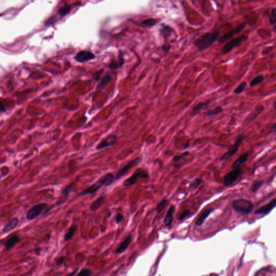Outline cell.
<instances>
[{
	"instance_id": "83f0119b",
	"label": "cell",
	"mask_w": 276,
	"mask_h": 276,
	"mask_svg": "<svg viewBox=\"0 0 276 276\" xmlns=\"http://www.w3.org/2000/svg\"><path fill=\"white\" fill-rule=\"evenodd\" d=\"M111 81V76L110 75H106L97 85V90H101V89H103Z\"/></svg>"
},
{
	"instance_id": "9a60e30c",
	"label": "cell",
	"mask_w": 276,
	"mask_h": 276,
	"mask_svg": "<svg viewBox=\"0 0 276 276\" xmlns=\"http://www.w3.org/2000/svg\"><path fill=\"white\" fill-rule=\"evenodd\" d=\"M214 210H215V209L214 208L212 207L209 208L205 210L198 218V220L196 222V226L197 227H201L202 226L204 222L205 221V220L208 218V216L212 214L213 212H214Z\"/></svg>"
},
{
	"instance_id": "7a4b0ae2",
	"label": "cell",
	"mask_w": 276,
	"mask_h": 276,
	"mask_svg": "<svg viewBox=\"0 0 276 276\" xmlns=\"http://www.w3.org/2000/svg\"><path fill=\"white\" fill-rule=\"evenodd\" d=\"M115 180V177L113 174L111 173L106 174L102 176L101 178H99L95 184H93L90 187L82 191L80 193L77 195V196L80 197L85 195L95 193L103 186L109 187L110 185H111L113 184Z\"/></svg>"
},
{
	"instance_id": "e0dca14e",
	"label": "cell",
	"mask_w": 276,
	"mask_h": 276,
	"mask_svg": "<svg viewBox=\"0 0 276 276\" xmlns=\"http://www.w3.org/2000/svg\"><path fill=\"white\" fill-rule=\"evenodd\" d=\"M264 106L263 105H258L257 106L255 107L254 111H252V112L246 118L244 122L249 123V122L254 120V119H256V118L258 117V115H260L263 111H264Z\"/></svg>"
},
{
	"instance_id": "d6a6232c",
	"label": "cell",
	"mask_w": 276,
	"mask_h": 276,
	"mask_svg": "<svg viewBox=\"0 0 276 276\" xmlns=\"http://www.w3.org/2000/svg\"><path fill=\"white\" fill-rule=\"evenodd\" d=\"M246 85H247V84H246V82H242L236 87V89L234 90V91H233L234 94L238 95L241 94V93H242V92H243V91H244Z\"/></svg>"
},
{
	"instance_id": "7402d4cb",
	"label": "cell",
	"mask_w": 276,
	"mask_h": 276,
	"mask_svg": "<svg viewBox=\"0 0 276 276\" xmlns=\"http://www.w3.org/2000/svg\"><path fill=\"white\" fill-rule=\"evenodd\" d=\"M105 196H101L97 199H96L95 201L93 202L91 204L90 206V209L91 211L96 212L97 210L99 208L101 207V205L103 204L104 202V200H105Z\"/></svg>"
},
{
	"instance_id": "7c38bea8",
	"label": "cell",
	"mask_w": 276,
	"mask_h": 276,
	"mask_svg": "<svg viewBox=\"0 0 276 276\" xmlns=\"http://www.w3.org/2000/svg\"><path fill=\"white\" fill-rule=\"evenodd\" d=\"M117 140H118V137L117 135L114 134L109 135L107 137L102 139L101 141L98 143V145L96 147V149L97 150H101L106 148L107 147L115 145L117 143Z\"/></svg>"
},
{
	"instance_id": "74e56055",
	"label": "cell",
	"mask_w": 276,
	"mask_h": 276,
	"mask_svg": "<svg viewBox=\"0 0 276 276\" xmlns=\"http://www.w3.org/2000/svg\"><path fill=\"white\" fill-rule=\"evenodd\" d=\"M191 213H192V212L189 210H184V212H182L180 214L179 216V218H178V219L180 221L184 220V219H185V218H187L188 216H189L191 214Z\"/></svg>"
},
{
	"instance_id": "f546056e",
	"label": "cell",
	"mask_w": 276,
	"mask_h": 276,
	"mask_svg": "<svg viewBox=\"0 0 276 276\" xmlns=\"http://www.w3.org/2000/svg\"><path fill=\"white\" fill-rule=\"evenodd\" d=\"M167 203L168 200L165 198L161 199V201L158 203L156 208V211L157 212V213L158 214L160 213L165 208Z\"/></svg>"
},
{
	"instance_id": "4dcf8cb0",
	"label": "cell",
	"mask_w": 276,
	"mask_h": 276,
	"mask_svg": "<svg viewBox=\"0 0 276 276\" xmlns=\"http://www.w3.org/2000/svg\"><path fill=\"white\" fill-rule=\"evenodd\" d=\"M263 185L264 182L263 181H256L254 182L251 187V192L252 193H256L262 187Z\"/></svg>"
},
{
	"instance_id": "3957f363",
	"label": "cell",
	"mask_w": 276,
	"mask_h": 276,
	"mask_svg": "<svg viewBox=\"0 0 276 276\" xmlns=\"http://www.w3.org/2000/svg\"><path fill=\"white\" fill-rule=\"evenodd\" d=\"M232 206L234 210L242 215H248L254 209V204L248 199H240L234 201Z\"/></svg>"
},
{
	"instance_id": "9c48e42d",
	"label": "cell",
	"mask_w": 276,
	"mask_h": 276,
	"mask_svg": "<svg viewBox=\"0 0 276 276\" xmlns=\"http://www.w3.org/2000/svg\"><path fill=\"white\" fill-rule=\"evenodd\" d=\"M243 171L240 168L232 169L231 171L228 172L224 176L223 180V185L224 186L229 187L232 185L238 179V178L240 177V176L241 175Z\"/></svg>"
},
{
	"instance_id": "277c9868",
	"label": "cell",
	"mask_w": 276,
	"mask_h": 276,
	"mask_svg": "<svg viewBox=\"0 0 276 276\" xmlns=\"http://www.w3.org/2000/svg\"><path fill=\"white\" fill-rule=\"evenodd\" d=\"M52 207H48V204L45 203L38 204L33 206L29 210L26 215V218L29 221L36 219L40 215L45 214L48 213L52 208Z\"/></svg>"
},
{
	"instance_id": "4fadbf2b",
	"label": "cell",
	"mask_w": 276,
	"mask_h": 276,
	"mask_svg": "<svg viewBox=\"0 0 276 276\" xmlns=\"http://www.w3.org/2000/svg\"><path fill=\"white\" fill-rule=\"evenodd\" d=\"M95 58V54L90 51L86 50L79 51L75 57V60L79 63L87 62Z\"/></svg>"
},
{
	"instance_id": "d6986e66",
	"label": "cell",
	"mask_w": 276,
	"mask_h": 276,
	"mask_svg": "<svg viewBox=\"0 0 276 276\" xmlns=\"http://www.w3.org/2000/svg\"><path fill=\"white\" fill-rule=\"evenodd\" d=\"M175 210V209L174 206H171L169 208L163 221L166 226L169 227L172 224V222L173 221V214Z\"/></svg>"
},
{
	"instance_id": "8992f818",
	"label": "cell",
	"mask_w": 276,
	"mask_h": 276,
	"mask_svg": "<svg viewBox=\"0 0 276 276\" xmlns=\"http://www.w3.org/2000/svg\"><path fill=\"white\" fill-rule=\"evenodd\" d=\"M149 177V174L144 169L139 168L135 170L133 174L130 177L125 180L123 182V185L125 187H130L134 185L137 181L139 178L141 179H148Z\"/></svg>"
},
{
	"instance_id": "b9f144b4",
	"label": "cell",
	"mask_w": 276,
	"mask_h": 276,
	"mask_svg": "<svg viewBox=\"0 0 276 276\" xmlns=\"http://www.w3.org/2000/svg\"><path fill=\"white\" fill-rule=\"evenodd\" d=\"M103 71H104V70H103V69H101V70L98 71H97V72L95 73V79L96 81H97L99 80L101 76L103 74Z\"/></svg>"
},
{
	"instance_id": "d4e9b609",
	"label": "cell",
	"mask_w": 276,
	"mask_h": 276,
	"mask_svg": "<svg viewBox=\"0 0 276 276\" xmlns=\"http://www.w3.org/2000/svg\"><path fill=\"white\" fill-rule=\"evenodd\" d=\"M209 103L210 100H208L206 101H203V102L198 103L197 105L193 107V112L197 114L199 112V111H201L202 110L204 109L205 107H207L208 105L209 104Z\"/></svg>"
},
{
	"instance_id": "8d00e7d4",
	"label": "cell",
	"mask_w": 276,
	"mask_h": 276,
	"mask_svg": "<svg viewBox=\"0 0 276 276\" xmlns=\"http://www.w3.org/2000/svg\"><path fill=\"white\" fill-rule=\"evenodd\" d=\"M92 274V272L88 269L84 268L81 270L76 276H91Z\"/></svg>"
},
{
	"instance_id": "ab89813d",
	"label": "cell",
	"mask_w": 276,
	"mask_h": 276,
	"mask_svg": "<svg viewBox=\"0 0 276 276\" xmlns=\"http://www.w3.org/2000/svg\"><path fill=\"white\" fill-rule=\"evenodd\" d=\"M109 67H110V68L111 70H115V69H117L118 68H120L119 64H118L116 62L114 61H111L110 63Z\"/></svg>"
},
{
	"instance_id": "8fae6325",
	"label": "cell",
	"mask_w": 276,
	"mask_h": 276,
	"mask_svg": "<svg viewBox=\"0 0 276 276\" xmlns=\"http://www.w3.org/2000/svg\"><path fill=\"white\" fill-rule=\"evenodd\" d=\"M73 185H74V182H72L61 189L60 195L59 196L56 203H55V206H62L67 201L69 198V194L72 190L73 186Z\"/></svg>"
},
{
	"instance_id": "ee69618b",
	"label": "cell",
	"mask_w": 276,
	"mask_h": 276,
	"mask_svg": "<svg viewBox=\"0 0 276 276\" xmlns=\"http://www.w3.org/2000/svg\"><path fill=\"white\" fill-rule=\"evenodd\" d=\"M170 49H171V46L169 44H164L162 46V50L165 53H167L168 51L170 50Z\"/></svg>"
},
{
	"instance_id": "4316f807",
	"label": "cell",
	"mask_w": 276,
	"mask_h": 276,
	"mask_svg": "<svg viewBox=\"0 0 276 276\" xmlns=\"http://www.w3.org/2000/svg\"><path fill=\"white\" fill-rule=\"evenodd\" d=\"M202 182H203V180L202 178L198 177V178L195 179L190 185L189 187V189L190 191L192 192V191L196 189L199 185H201Z\"/></svg>"
},
{
	"instance_id": "7dc6e473",
	"label": "cell",
	"mask_w": 276,
	"mask_h": 276,
	"mask_svg": "<svg viewBox=\"0 0 276 276\" xmlns=\"http://www.w3.org/2000/svg\"><path fill=\"white\" fill-rule=\"evenodd\" d=\"M271 129H272V131L273 132H276V123L274 124V126H272V128H271Z\"/></svg>"
},
{
	"instance_id": "bcb514c9",
	"label": "cell",
	"mask_w": 276,
	"mask_h": 276,
	"mask_svg": "<svg viewBox=\"0 0 276 276\" xmlns=\"http://www.w3.org/2000/svg\"><path fill=\"white\" fill-rule=\"evenodd\" d=\"M78 269H77L76 270H75V271H73V272L70 273V274H68L67 276H75L76 274V272L78 271Z\"/></svg>"
},
{
	"instance_id": "f907efd6",
	"label": "cell",
	"mask_w": 276,
	"mask_h": 276,
	"mask_svg": "<svg viewBox=\"0 0 276 276\" xmlns=\"http://www.w3.org/2000/svg\"><path fill=\"white\" fill-rule=\"evenodd\" d=\"M274 30L276 31V24L274 25Z\"/></svg>"
},
{
	"instance_id": "e575fe53",
	"label": "cell",
	"mask_w": 276,
	"mask_h": 276,
	"mask_svg": "<svg viewBox=\"0 0 276 276\" xmlns=\"http://www.w3.org/2000/svg\"><path fill=\"white\" fill-rule=\"evenodd\" d=\"M269 22L271 25H276V7L273 8L271 11L269 15Z\"/></svg>"
},
{
	"instance_id": "5b68a950",
	"label": "cell",
	"mask_w": 276,
	"mask_h": 276,
	"mask_svg": "<svg viewBox=\"0 0 276 276\" xmlns=\"http://www.w3.org/2000/svg\"><path fill=\"white\" fill-rule=\"evenodd\" d=\"M246 138V135L244 134H241L238 135L237 138L236 139V141L235 142L234 145L230 147L228 151L226 152L225 153L220 157V161L223 162L229 159V158L232 157L237 153L240 148L241 144L242 143L244 139Z\"/></svg>"
},
{
	"instance_id": "603a6c76",
	"label": "cell",
	"mask_w": 276,
	"mask_h": 276,
	"mask_svg": "<svg viewBox=\"0 0 276 276\" xmlns=\"http://www.w3.org/2000/svg\"><path fill=\"white\" fill-rule=\"evenodd\" d=\"M77 228H78V226L76 224H73L72 226H71L69 230L64 236V239L65 241H68L71 240L73 238L76 232L77 231Z\"/></svg>"
},
{
	"instance_id": "44dd1931",
	"label": "cell",
	"mask_w": 276,
	"mask_h": 276,
	"mask_svg": "<svg viewBox=\"0 0 276 276\" xmlns=\"http://www.w3.org/2000/svg\"><path fill=\"white\" fill-rule=\"evenodd\" d=\"M20 237L17 235H14L8 238L6 242L4 243V246L7 250H9L12 248L14 247V246L20 242Z\"/></svg>"
},
{
	"instance_id": "1f68e13d",
	"label": "cell",
	"mask_w": 276,
	"mask_h": 276,
	"mask_svg": "<svg viewBox=\"0 0 276 276\" xmlns=\"http://www.w3.org/2000/svg\"><path fill=\"white\" fill-rule=\"evenodd\" d=\"M71 10V7L70 6L63 7L60 9H59V10H58V14L62 17L68 14L69 12H70Z\"/></svg>"
},
{
	"instance_id": "30bf717a",
	"label": "cell",
	"mask_w": 276,
	"mask_h": 276,
	"mask_svg": "<svg viewBox=\"0 0 276 276\" xmlns=\"http://www.w3.org/2000/svg\"><path fill=\"white\" fill-rule=\"evenodd\" d=\"M247 25V22L246 21H244L239 24L238 26L235 27L234 29L227 32L225 34L222 35V36L220 37V38L218 40V43H223L228 40L229 39H232V37L237 34H239L244 30L246 26Z\"/></svg>"
},
{
	"instance_id": "cb8c5ba5",
	"label": "cell",
	"mask_w": 276,
	"mask_h": 276,
	"mask_svg": "<svg viewBox=\"0 0 276 276\" xmlns=\"http://www.w3.org/2000/svg\"><path fill=\"white\" fill-rule=\"evenodd\" d=\"M161 32L163 36L165 38H168L171 35V33L174 32V30L171 26L166 24L162 23L161 24Z\"/></svg>"
},
{
	"instance_id": "681fc988",
	"label": "cell",
	"mask_w": 276,
	"mask_h": 276,
	"mask_svg": "<svg viewBox=\"0 0 276 276\" xmlns=\"http://www.w3.org/2000/svg\"><path fill=\"white\" fill-rule=\"evenodd\" d=\"M273 106H274V110L276 111V101H274V104H273Z\"/></svg>"
},
{
	"instance_id": "ffe728a7",
	"label": "cell",
	"mask_w": 276,
	"mask_h": 276,
	"mask_svg": "<svg viewBox=\"0 0 276 276\" xmlns=\"http://www.w3.org/2000/svg\"><path fill=\"white\" fill-rule=\"evenodd\" d=\"M131 242H132V236L129 235V236H127V237L120 244H119V246L116 249L115 254H121V253L124 252L125 250L127 249V248H128V246L130 244Z\"/></svg>"
},
{
	"instance_id": "c3c4849f",
	"label": "cell",
	"mask_w": 276,
	"mask_h": 276,
	"mask_svg": "<svg viewBox=\"0 0 276 276\" xmlns=\"http://www.w3.org/2000/svg\"><path fill=\"white\" fill-rule=\"evenodd\" d=\"M189 141L187 142V143L185 144V148H187L188 147H189Z\"/></svg>"
},
{
	"instance_id": "6da1fadb",
	"label": "cell",
	"mask_w": 276,
	"mask_h": 276,
	"mask_svg": "<svg viewBox=\"0 0 276 276\" xmlns=\"http://www.w3.org/2000/svg\"><path fill=\"white\" fill-rule=\"evenodd\" d=\"M220 32H206L196 39L194 41L193 44L198 48L199 52H202L209 48L214 44V43L220 38Z\"/></svg>"
},
{
	"instance_id": "5bb4252c",
	"label": "cell",
	"mask_w": 276,
	"mask_h": 276,
	"mask_svg": "<svg viewBox=\"0 0 276 276\" xmlns=\"http://www.w3.org/2000/svg\"><path fill=\"white\" fill-rule=\"evenodd\" d=\"M276 199H272V201L266 204L265 206H262V207L256 210L254 212V214L257 215H267L270 213L272 210L276 207Z\"/></svg>"
},
{
	"instance_id": "52a82bcc",
	"label": "cell",
	"mask_w": 276,
	"mask_h": 276,
	"mask_svg": "<svg viewBox=\"0 0 276 276\" xmlns=\"http://www.w3.org/2000/svg\"><path fill=\"white\" fill-rule=\"evenodd\" d=\"M248 38V37L247 36L243 35L235 39H232L223 46L221 49V53L223 54H227L230 53V51L240 46L242 42L246 40Z\"/></svg>"
},
{
	"instance_id": "484cf974",
	"label": "cell",
	"mask_w": 276,
	"mask_h": 276,
	"mask_svg": "<svg viewBox=\"0 0 276 276\" xmlns=\"http://www.w3.org/2000/svg\"><path fill=\"white\" fill-rule=\"evenodd\" d=\"M264 79L265 78L264 76L262 74L257 75L256 77H254V78L252 79V81H251L250 83V87H256L257 85L262 83L264 81Z\"/></svg>"
},
{
	"instance_id": "7bdbcfd3",
	"label": "cell",
	"mask_w": 276,
	"mask_h": 276,
	"mask_svg": "<svg viewBox=\"0 0 276 276\" xmlns=\"http://www.w3.org/2000/svg\"><path fill=\"white\" fill-rule=\"evenodd\" d=\"M123 219V216L121 214H118L115 218V222L117 224H119L122 221Z\"/></svg>"
},
{
	"instance_id": "2e32d148",
	"label": "cell",
	"mask_w": 276,
	"mask_h": 276,
	"mask_svg": "<svg viewBox=\"0 0 276 276\" xmlns=\"http://www.w3.org/2000/svg\"><path fill=\"white\" fill-rule=\"evenodd\" d=\"M249 157V152L248 151L240 155V157H238L235 161H234V163H232V169L239 168L244 163H246V162L247 161Z\"/></svg>"
},
{
	"instance_id": "ba28073f",
	"label": "cell",
	"mask_w": 276,
	"mask_h": 276,
	"mask_svg": "<svg viewBox=\"0 0 276 276\" xmlns=\"http://www.w3.org/2000/svg\"><path fill=\"white\" fill-rule=\"evenodd\" d=\"M141 161H142V157H138L134 159L129 161L128 163L124 166L123 167L121 168L118 171L115 175V180H118L120 179L121 177L124 176L127 173V172L129 171L130 169H132L134 166L140 163Z\"/></svg>"
},
{
	"instance_id": "60d3db41",
	"label": "cell",
	"mask_w": 276,
	"mask_h": 276,
	"mask_svg": "<svg viewBox=\"0 0 276 276\" xmlns=\"http://www.w3.org/2000/svg\"><path fill=\"white\" fill-rule=\"evenodd\" d=\"M65 259V256H62V257H61L58 259H57V260H56V264H57V265L58 266L62 265L63 262H64Z\"/></svg>"
},
{
	"instance_id": "d590c367",
	"label": "cell",
	"mask_w": 276,
	"mask_h": 276,
	"mask_svg": "<svg viewBox=\"0 0 276 276\" xmlns=\"http://www.w3.org/2000/svg\"><path fill=\"white\" fill-rule=\"evenodd\" d=\"M189 152H184L183 153H182L181 155H176V156L174 157L173 159H172V161H173L174 163H178V162H179V161H181L182 159H184V157H187V156L189 155Z\"/></svg>"
},
{
	"instance_id": "f6af8a7d",
	"label": "cell",
	"mask_w": 276,
	"mask_h": 276,
	"mask_svg": "<svg viewBox=\"0 0 276 276\" xmlns=\"http://www.w3.org/2000/svg\"><path fill=\"white\" fill-rule=\"evenodd\" d=\"M34 251L35 254H36L37 255H40V251H41V249H40V248H37L35 249Z\"/></svg>"
},
{
	"instance_id": "f1b7e54d",
	"label": "cell",
	"mask_w": 276,
	"mask_h": 276,
	"mask_svg": "<svg viewBox=\"0 0 276 276\" xmlns=\"http://www.w3.org/2000/svg\"><path fill=\"white\" fill-rule=\"evenodd\" d=\"M223 111V109H222V107L220 106H218L216 107H215L214 109H213L212 110L207 112L206 113V115L207 116H212V115H217L218 114L222 113Z\"/></svg>"
},
{
	"instance_id": "ac0fdd59",
	"label": "cell",
	"mask_w": 276,
	"mask_h": 276,
	"mask_svg": "<svg viewBox=\"0 0 276 276\" xmlns=\"http://www.w3.org/2000/svg\"><path fill=\"white\" fill-rule=\"evenodd\" d=\"M18 223H19V220L17 218H14L10 221H9L4 226V228L2 230L3 233L7 234L9 232L14 230L18 225Z\"/></svg>"
},
{
	"instance_id": "836d02e7",
	"label": "cell",
	"mask_w": 276,
	"mask_h": 276,
	"mask_svg": "<svg viewBox=\"0 0 276 276\" xmlns=\"http://www.w3.org/2000/svg\"><path fill=\"white\" fill-rule=\"evenodd\" d=\"M141 23L146 26L152 27V26H155V25L157 24V21L154 18H148L145 20L143 21Z\"/></svg>"
},
{
	"instance_id": "f35d334b",
	"label": "cell",
	"mask_w": 276,
	"mask_h": 276,
	"mask_svg": "<svg viewBox=\"0 0 276 276\" xmlns=\"http://www.w3.org/2000/svg\"><path fill=\"white\" fill-rule=\"evenodd\" d=\"M118 59H119V64L120 68L122 67L125 63V59L124 57V53L121 51H119L118 53Z\"/></svg>"
}]
</instances>
